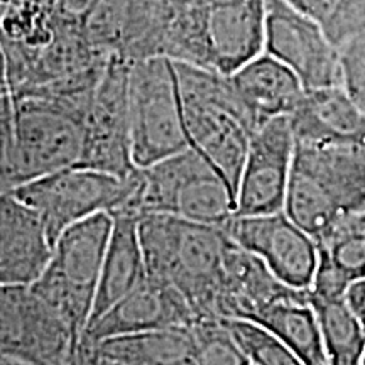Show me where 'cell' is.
<instances>
[{"label": "cell", "mask_w": 365, "mask_h": 365, "mask_svg": "<svg viewBox=\"0 0 365 365\" xmlns=\"http://www.w3.org/2000/svg\"><path fill=\"white\" fill-rule=\"evenodd\" d=\"M91 93L0 91V193L38 178L76 166L83 154L85 122Z\"/></svg>", "instance_id": "6da1fadb"}, {"label": "cell", "mask_w": 365, "mask_h": 365, "mask_svg": "<svg viewBox=\"0 0 365 365\" xmlns=\"http://www.w3.org/2000/svg\"><path fill=\"white\" fill-rule=\"evenodd\" d=\"M148 276L176 287L196 318H220L223 257L228 242L225 227L185 218L145 213L139 217Z\"/></svg>", "instance_id": "7a4b0ae2"}, {"label": "cell", "mask_w": 365, "mask_h": 365, "mask_svg": "<svg viewBox=\"0 0 365 365\" xmlns=\"http://www.w3.org/2000/svg\"><path fill=\"white\" fill-rule=\"evenodd\" d=\"M284 212L318 242L365 212V145L296 140Z\"/></svg>", "instance_id": "3957f363"}, {"label": "cell", "mask_w": 365, "mask_h": 365, "mask_svg": "<svg viewBox=\"0 0 365 365\" xmlns=\"http://www.w3.org/2000/svg\"><path fill=\"white\" fill-rule=\"evenodd\" d=\"M175 63V61H173ZM190 145L203 154L237 191L259 122L230 75L175 63Z\"/></svg>", "instance_id": "277c9868"}, {"label": "cell", "mask_w": 365, "mask_h": 365, "mask_svg": "<svg viewBox=\"0 0 365 365\" xmlns=\"http://www.w3.org/2000/svg\"><path fill=\"white\" fill-rule=\"evenodd\" d=\"M139 175V193L130 213H161L217 227H225L235 217L234 186L193 148L140 168Z\"/></svg>", "instance_id": "5b68a950"}, {"label": "cell", "mask_w": 365, "mask_h": 365, "mask_svg": "<svg viewBox=\"0 0 365 365\" xmlns=\"http://www.w3.org/2000/svg\"><path fill=\"white\" fill-rule=\"evenodd\" d=\"M112 227L110 213H98L66 228L54 245L48 269L31 286L61 314L78 340L93 312Z\"/></svg>", "instance_id": "8992f818"}, {"label": "cell", "mask_w": 365, "mask_h": 365, "mask_svg": "<svg viewBox=\"0 0 365 365\" xmlns=\"http://www.w3.org/2000/svg\"><path fill=\"white\" fill-rule=\"evenodd\" d=\"M139 186V170L124 178L85 166H71L26 182L9 193L39 213L56 245L63 232L81 220L98 213H130Z\"/></svg>", "instance_id": "52a82bcc"}, {"label": "cell", "mask_w": 365, "mask_h": 365, "mask_svg": "<svg viewBox=\"0 0 365 365\" xmlns=\"http://www.w3.org/2000/svg\"><path fill=\"white\" fill-rule=\"evenodd\" d=\"M129 105L132 158L139 170L191 148L171 59L130 63Z\"/></svg>", "instance_id": "ba28073f"}, {"label": "cell", "mask_w": 365, "mask_h": 365, "mask_svg": "<svg viewBox=\"0 0 365 365\" xmlns=\"http://www.w3.org/2000/svg\"><path fill=\"white\" fill-rule=\"evenodd\" d=\"M81 340L31 286L0 289V350L36 365H70Z\"/></svg>", "instance_id": "9c48e42d"}, {"label": "cell", "mask_w": 365, "mask_h": 365, "mask_svg": "<svg viewBox=\"0 0 365 365\" xmlns=\"http://www.w3.org/2000/svg\"><path fill=\"white\" fill-rule=\"evenodd\" d=\"M129 78L130 63L112 56L91 97L83 154L76 166L124 178L139 170L132 158Z\"/></svg>", "instance_id": "30bf717a"}, {"label": "cell", "mask_w": 365, "mask_h": 365, "mask_svg": "<svg viewBox=\"0 0 365 365\" xmlns=\"http://www.w3.org/2000/svg\"><path fill=\"white\" fill-rule=\"evenodd\" d=\"M266 4V53L289 66L307 90L345 86L341 53L323 27L286 0Z\"/></svg>", "instance_id": "8fae6325"}, {"label": "cell", "mask_w": 365, "mask_h": 365, "mask_svg": "<svg viewBox=\"0 0 365 365\" xmlns=\"http://www.w3.org/2000/svg\"><path fill=\"white\" fill-rule=\"evenodd\" d=\"M227 234L240 247L257 255L286 286L309 291L319 262V244L303 227L282 212L234 217Z\"/></svg>", "instance_id": "7c38bea8"}, {"label": "cell", "mask_w": 365, "mask_h": 365, "mask_svg": "<svg viewBox=\"0 0 365 365\" xmlns=\"http://www.w3.org/2000/svg\"><path fill=\"white\" fill-rule=\"evenodd\" d=\"M296 137L289 117H276L255 130L237 185L235 217L282 212L293 171Z\"/></svg>", "instance_id": "4fadbf2b"}, {"label": "cell", "mask_w": 365, "mask_h": 365, "mask_svg": "<svg viewBox=\"0 0 365 365\" xmlns=\"http://www.w3.org/2000/svg\"><path fill=\"white\" fill-rule=\"evenodd\" d=\"M198 322L193 308L176 287L161 279H145L115 307L86 327L83 344L91 349L100 341L164 328L193 327Z\"/></svg>", "instance_id": "5bb4252c"}, {"label": "cell", "mask_w": 365, "mask_h": 365, "mask_svg": "<svg viewBox=\"0 0 365 365\" xmlns=\"http://www.w3.org/2000/svg\"><path fill=\"white\" fill-rule=\"evenodd\" d=\"M266 0H203L210 70L234 75L266 51Z\"/></svg>", "instance_id": "9a60e30c"}, {"label": "cell", "mask_w": 365, "mask_h": 365, "mask_svg": "<svg viewBox=\"0 0 365 365\" xmlns=\"http://www.w3.org/2000/svg\"><path fill=\"white\" fill-rule=\"evenodd\" d=\"M53 255L39 213L12 193L0 195V286H33Z\"/></svg>", "instance_id": "2e32d148"}, {"label": "cell", "mask_w": 365, "mask_h": 365, "mask_svg": "<svg viewBox=\"0 0 365 365\" xmlns=\"http://www.w3.org/2000/svg\"><path fill=\"white\" fill-rule=\"evenodd\" d=\"M309 291L286 286L257 255L240 247L228 235L223 257L222 317L250 319L269 304L308 298Z\"/></svg>", "instance_id": "e0dca14e"}, {"label": "cell", "mask_w": 365, "mask_h": 365, "mask_svg": "<svg viewBox=\"0 0 365 365\" xmlns=\"http://www.w3.org/2000/svg\"><path fill=\"white\" fill-rule=\"evenodd\" d=\"M289 118L296 140L365 145V113L345 86L308 90Z\"/></svg>", "instance_id": "ac0fdd59"}, {"label": "cell", "mask_w": 365, "mask_h": 365, "mask_svg": "<svg viewBox=\"0 0 365 365\" xmlns=\"http://www.w3.org/2000/svg\"><path fill=\"white\" fill-rule=\"evenodd\" d=\"M230 78L259 125L271 118L293 115L308 91L289 66L266 51Z\"/></svg>", "instance_id": "d6986e66"}, {"label": "cell", "mask_w": 365, "mask_h": 365, "mask_svg": "<svg viewBox=\"0 0 365 365\" xmlns=\"http://www.w3.org/2000/svg\"><path fill=\"white\" fill-rule=\"evenodd\" d=\"M112 217V234L88 325L115 307L118 301L134 291L148 276L143 242L139 235V215L118 212Z\"/></svg>", "instance_id": "ffe728a7"}, {"label": "cell", "mask_w": 365, "mask_h": 365, "mask_svg": "<svg viewBox=\"0 0 365 365\" xmlns=\"http://www.w3.org/2000/svg\"><path fill=\"white\" fill-rule=\"evenodd\" d=\"M90 350L124 365H198L190 327L115 336Z\"/></svg>", "instance_id": "44dd1931"}, {"label": "cell", "mask_w": 365, "mask_h": 365, "mask_svg": "<svg viewBox=\"0 0 365 365\" xmlns=\"http://www.w3.org/2000/svg\"><path fill=\"white\" fill-rule=\"evenodd\" d=\"M250 322L267 328L284 341L304 365H330L323 345L318 317L308 298L286 299L269 304Z\"/></svg>", "instance_id": "7402d4cb"}, {"label": "cell", "mask_w": 365, "mask_h": 365, "mask_svg": "<svg viewBox=\"0 0 365 365\" xmlns=\"http://www.w3.org/2000/svg\"><path fill=\"white\" fill-rule=\"evenodd\" d=\"M318 317L323 345L330 365H360L365 354V328L345 298H318L308 293Z\"/></svg>", "instance_id": "603a6c76"}, {"label": "cell", "mask_w": 365, "mask_h": 365, "mask_svg": "<svg viewBox=\"0 0 365 365\" xmlns=\"http://www.w3.org/2000/svg\"><path fill=\"white\" fill-rule=\"evenodd\" d=\"M317 21L336 48L365 31V0H286Z\"/></svg>", "instance_id": "cb8c5ba5"}, {"label": "cell", "mask_w": 365, "mask_h": 365, "mask_svg": "<svg viewBox=\"0 0 365 365\" xmlns=\"http://www.w3.org/2000/svg\"><path fill=\"white\" fill-rule=\"evenodd\" d=\"M318 244L350 281L365 277V222L362 218L357 215L345 218Z\"/></svg>", "instance_id": "d4e9b609"}, {"label": "cell", "mask_w": 365, "mask_h": 365, "mask_svg": "<svg viewBox=\"0 0 365 365\" xmlns=\"http://www.w3.org/2000/svg\"><path fill=\"white\" fill-rule=\"evenodd\" d=\"M237 344L254 365H304L298 355L259 323L244 318L225 319Z\"/></svg>", "instance_id": "484cf974"}, {"label": "cell", "mask_w": 365, "mask_h": 365, "mask_svg": "<svg viewBox=\"0 0 365 365\" xmlns=\"http://www.w3.org/2000/svg\"><path fill=\"white\" fill-rule=\"evenodd\" d=\"M191 328L198 365H249V359L237 344L225 319L207 318Z\"/></svg>", "instance_id": "4316f807"}, {"label": "cell", "mask_w": 365, "mask_h": 365, "mask_svg": "<svg viewBox=\"0 0 365 365\" xmlns=\"http://www.w3.org/2000/svg\"><path fill=\"white\" fill-rule=\"evenodd\" d=\"M345 301L365 328V277L355 279L349 286L345 293Z\"/></svg>", "instance_id": "83f0119b"}, {"label": "cell", "mask_w": 365, "mask_h": 365, "mask_svg": "<svg viewBox=\"0 0 365 365\" xmlns=\"http://www.w3.org/2000/svg\"><path fill=\"white\" fill-rule=\"evenodd\" d=\"M85 349H86V346H85ZM86 360H88V365H124L120 362H115V360H112V359L102 357V355L91 352L90 349H86Z\"/></svg>", "instance_id": "f1b7e54d"}, {"label": "cell", "mask_w": 365, "mask_h": 365, "mask_svg": "<svg viewBox=\"0 0 365 365\" xmlns=\"http://www.w3.org/2000/svg\"><path fill=\"white\" fill-rule=\"evenodd\" d=\"M0 365H36V364L29 362V360H26V359L2 354V359H0Z\"/></svg>", "instance_id": "f546056e"}, {"label": "cell", "mask_w": 365, "mask_h": 365, "mask_svg": "<svg viewBox=\"0 0 365 365\" xmlns=\"http://www.w3.org/2000/svg\"><path fill=\"white\" fill-rule=\"evenodd\" d=\"M71 365H88V360H86V349L83 346V344H80L78 352H76L75 359H73Z\"/></svg>", "instance_id": "4dcf8cb0"}, {"label": "cell", "mask_w": 365, "mask_h": 365, "mask_svg": "<svg viewBox=\"0 0 365 365\" xmlns=\"http://www.w3.org/2000/svg\"><path fill=\"white\" fill-rule=\"evenodd\" d=\"M357 217H360V218H362V220L365 222V212H364V213H360V215H357Z\"/></svg>", "instance_id": "1f68e13d"}, {"label": "cell", "mask_w": 365, "mask_h": 365, "mask_svg": "<svg viewBox=\"0 0 365 365\" xmlns=\"http://www.w3.org/2000/svg\"><path fill=\"white\" fill-rule=\"evenodd\" d=\"M360 365H365V354H364V357H362V362H360Z\"/></svg>", "instance_id": "d6a6232c"}, {"label": "cell", "mask_w": 365, "mask_h": 365, "mask_svg": "<svg viewBox=\"0 0 365 365\" xmlns=\"http://www.w3.org/2000/svg\"><path fill=\"white\" fill-rule=\"evenodd\" d=\"M249 365H254V364H249Z\"/></svg>", "instance_id": "836d02e7"}, {"label": "cell", "mask_w": 365, "mask_h": 365, "mask_svg": "<svg viewBox=\"0 0 365 365\" xmlns=\"http://www.w3.org/2000/svg\"><path fill=\"white\" fill-rule=\"evenodd\" d=\"M71 364H73V360H71ZM71 364H70V365H71Z\"/></svg>", "instance_id": "e575fe53"}]
</instances>
